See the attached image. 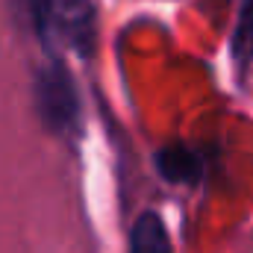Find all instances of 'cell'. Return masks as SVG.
I'll return each instance as SVG.
<instances>
[{
  "label": "cell",
  "mask_w": 253,
  "mask_h": 253,
  "mask_svg": "<svg viewBox=\"0 0 253 253\" xmlns=\"http://www.w3.org/2000/svg\"><path fill=\"white\" fill-rule=\"evenodd\" d=\"M33 9L44 33L59 36L80 56L94 44V0H33Z\"/></svg>",
  "instance_id": "1"
},
{
  "label": "cell",
  "mask_w": 253,
  "mask_h": 253,
  "mask_svg": "<svg viewBox=\"0 0 253 253\" xmlns=\"http://www.w3.org/2000/svg\"><path fill=\"white\" fill-rule=\"evenodd\" d=\"M36 100H39V112H42L44 124L50 129H71L77 124L80 100H77L71 77L59 65H50L42 71L39 85H36Z\"/></svg>",
  "instance_id": "2"
},
{
  "label": "cell",
  "mask_w": 253,
  "mask_h": 253,
  "mask_svg": "<svg viewBox=\"0 0 253 253\" xmlns=\"http://www.w3.org/2000/svg\"><path fill=\"white\" fill-rule=\"evenodd\" d=\"M129 253H171V242H168V233L159 215L147 212L132 224Z\"/></svg>",
  "instance_id": "3"
},
{
  "label": "cell",
  "mask_w": 253,
  "mask_h": 253,
  "mask_svg": "<svg viewBox=\"0 0 253 253\" xmlns=\"http://www.w3.org/2000/svg\"><path fill=\"white\" fill-rule=\"evenodd\" d=\"M156 162H159L162 177H168L174 183H191L200 177V159L186 147H168L159 153Z\"/></svg>",
  "instance_id": "4"
}]
</instances>
